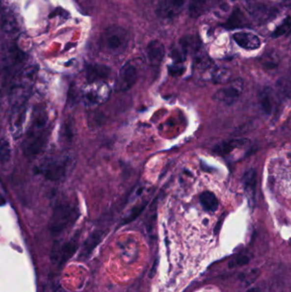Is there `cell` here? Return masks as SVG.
I'll return each instance as SVG.
<instances>
[{
  "mask_svg": "<svg viewBox=\"0 0 291 292\" xmlns=\"http://www.w3.org/2000/svg\"><path fill=\"white\" fill-rule=\"evenodd\" d=\"M146 205H147V203H143V204H138L137 206H135L131 210L129 215L125 218L122 224L126 225V224L130 223L132 221H133L137 216H139V214L143 212V210H144V208L146 207Z\"/></svg>",
  "mask_w": 291,
  "mask_h": 292,
  "instance_id": "23",
  "label": "cell"
},
{
  "mask_svg": "<svg viewBox=\"0 0 291 292\" xmlns=\"http://www.w3.org/2000/svg\"><path fill=\"white\" fill-rule=\"evenodd\" d=\"M146 55L151 65H160L165 56V47L159 40H152L146 48Z\"/></svg>",
  "mask_w": 291,
  "mask_h": 292,
  "instance_id": "12",
  "label": "cell"
},
{
  "mask_svg": "<svg viewBox=\"0 0 291 292\" xmlns=\"http://www.w3.org/2000/svg\"><path fill=\"white\" fill-rule=\"evenodd\" d=\"M11 156L10 145L6 138H3L1 139V147H0V160L2 164L5 163L10 160Z\"/></svg>",
  "mask_w": 291,
  "mask_h": 292,
  "instance_id": "22",
  "label": "cell"
},
{
  "mask_svg": "<svg viewBox=\"0 0 291 292\" xmlns=\"http://www.w3.org/2000/svg\"><path fill=\"white\" fill-rule=\"evenodd\" d=\"M79 210L76 204L63 201L53 209L49 220V230L53 235H59L72 227L79 217Z\"/></svg>",
  "mask_w": 291,
  "mask_h": 292,
  "instance_id": "3",
  "label": "cell"
},
{
  "mask_svg": "<svg viewBox=\"0 0 291 292\" xmlns=\"http://www.w3.org/2000/svg\"><path fill=\"white\" fill-rule=\"evenodd\" d=\"M47 112L41 106H38L33 111L29 128L23 142V151L26 158H35L46 148L50 133Z\"/></svg>",
  "mask_w": 291,
  "mask_h": 292,
  "instance_id": "1",
  "label": "cell"
},
{
  "mask_svg": "<svg viewBox=\"0 0 291 292\" xmlns=\"http://www.w3.org/2000/svg\"><path fill=\"white\" fill-rule=\"evenodd\" d=\"M184 72H185V68L183 66L180 65V63H176L175 65L169 67V73H170L171 76H182Z\"/></svg>",
  "mask_w": 291,
  "mask_h": 292,
  "instance_id": "26",
  "label": "cell"
},
{
  "mask_svg": "<svg viewBox=\"0 0 291 292\" xmlns=\"http://www.w3.org/2000/svg\"><path fill=\"white\" fill-rule=\"evenodd\" d=\"M262 64L267 69H275L278 66V58L269 53L262 58Z\"/></svg>",
  "mask_w": 291,
  "mask_h": 292,
  "instance_id": "24",
  "label": "cell"
},
{
  "mask_svg": "<svg viewBox=\"0 0 291 292\" xmlns=\"http://www.w3.org/2000/svg\"><path fill=\"white\" fill-rule=\"evenodd\" d=\"M186 0H162L157 9L158 17L164 19H171L176 17L183 9Z\"/></svg>",
  "mask_w": 291,
  "mask_h": 292,
  "instance_id": "8",
  "label": "cell"
},
{
  "mask_svg": "<svg viewBox=\"0 0 291 292\" xmlns=\"http://www.w3.org/2000/svg\"><path fill=\"white\" fill-rule=\"evenodd\" d=\"M246 292H261L258 288H252V289H249V291H247Z\"/></svg>",
  "mask_w": 291,
  "mask_h": 292,
  "instance_id": "27",
  "label": "cell"
},
{
  "mask_svg": "<svg viewBox=\"0 0 291 292\" xmlns=\"http://www.w3.org/2000/svg\"><path fill=\"white\" fill-rule=\"evenodd\" d=\"M291 32V17H287L272 33L273 38H279Z\"/></svg>",
  "mask_w": 291,
  "mask_h": 292,
  "instance_id": "21",
  "label": "cell"
},
{
  "mask_svg": "<svg viewBox=\"0 0 291 292\" xmlns=\"http://www.w3.org/2000/svg\"><path fill=\"white\" fill-rule=\"evenodd\" d=\"M78 241V236L75 235L70 239L66 241L65 243L60 245H54L51 256L53 263H57L60 266L67 263L77 251Z\"/></svg>",
  "mask_w": 291,
  "mask_h": 292,
  "instance_id": "7",
  "label": "cell"
},
{
  "mask_svg": "<svg viewBox=\"0 0 291 292\" xmlns=\"http://www.w3.org/2000/svg\"><path fill=\"white\" fill-rule=\"evenodd\" d=\"M105 234V232L102 230H96L94 232H92L83 243L81 251L79 254V258L85 259L86 257H88L89 255L94 250L96 247L98 246L103 240Z\"/></svg>",
  "mask_w": 291,
  "mask_h": 292,
  "instance_id": "13",
  "label": "cell"
},
{
  "mask_svg": "<svg viewBox=\"0 0 291 292\" xmlns=\"http://www.w3.org/2000/svg\"><path fill=\"white\" fill-rule=\"evenodd\" d=\"M260 102L263 111L266 115H271L275 108V95L272 89L265 87L261 92Z\"/></svg>",
  "mask_w": 291,
  "mask_h": 292,
  "instance_id": "15",
  "label": "cell"
},
{
  "mask_svg": "<svg viewBox=\"0 0 291 292\" xmlns=\"http://www.w3.org/2000/svg\"><path fill=\"white\" fill-rule=\"evenodd\" d=\"M242 183L245 188L246 193L249 197V200L253 202L255 197V187H256V172L254 169L247 171L242 177Z\"/></svg>",
  "mask_w": 291,
  "mask_h": 292,
  "instance_id": "16",
  "label": "cell"
},
{
  "mask_svg": "<svg viewBox=\"0 0 291 292\" xmlns=\"http://www.w3.org/2000/svg\"><path fill=\"white\" fill-rule=\"evenodd\" d=\"M110 75V69L102 64H89L85 68V78L88 83L99 82L107 79Z\"/></svg>",
  "mask_w": 291,
  "mask_h": 292,
  "instance_id": "10",
  "label": "cell"
},
{
  "mask_svg": "<svg viewBox=\"0 0 291 292\" xmlns=\"http://www.w3.org/2000/svg\"><path fill=\"white\" fill-rule=\"evenodd\" d=\"M200 202L203 210L210 213H214L219 208V201L215 195L211 191H204L201 194Z\"/></svg>",
  "mask_w": 291,
  "mask_h": 292,
  "instance_id": "17",
  "label": "cell"
},
{
  "mask_svg": "<svg viewBox=\"0 0 291 292\" xmlns=\"http://www.w3.org/2000/svg\"><path fill=\"white\" fill-rule=\"evenodd\" d=\"M245 22V17L243 13L239 8H236L231 15V17H229V19L224 24V27L227 29H234L237 27L244 26Z\"/></svg>",
  "mask_w": 291,
  "mask_h": 292,
  "instance_id": "19",
  "label": "cell"
},
{
  "mask_svg": "<svg viewBox=\"0 0 291 292\" xmlns=\"http://www.w3.org/2000/svg\"><path fill=\"white\" fill-rule=\"evenodd\" d=\"M210 0H191L189 5V14L191 18H198L206 12Z\"/></svg>",
  "mask_w": 291,
  "mask_h": 292,
  "instance_id": "18",
  "label": "cell"
},
{
  "mask_svg": "<svg viewBox=\"0 0 291 292\" xmlns=\"http://www.w3.org/2000/svg\"><path fill=\"white\" fill-rule=\"evenodd\" d=\"M111 92L109 85L105 81L89 83L82 90V101L87 107H97L108 101Z\"/></svg>",
  "mask_w": 291,
  "mask_h": 292,
  "instance_id": "5",
  "label": "cell"
},
{
  "mask_svg": "<svg viewBox=\"0 0 291 292\" xmlns=\"http://www.w3.org/2000/svg\"><path fill=\"white\" fill-rule=\"evenodd\" d=\"M249 263V258L246 256H238L236 257L235 259L231 261L229 263L230 268H233L235 266H244Z\"/></svg>",
  "mask_w": 291,
  "mask_h": 292,
  "instance_id": "25",
  "label": "cell"
},
{
  "mask_svg": "<svg viewBox=\"0 0 291 292\" xmlns=\"http://www.w3.org/2000/svg\"><path fill=\"white\" fill-rule=\"evenodd\" d=\"M103 46L108 53L121 54L127 49L129 43V34L121 27H108L103 33Z\"/></svg>",
  "mask_w": 291,
  "mask_h": 292,
  "instance_id": "4",
  "label": "cell"
},
{
  "mask_svg": "<svg viewBox=\"0 0 291 292\" xmlns=\"http://www.w3.org/2000/svg\"><path fill=\"white\" fill-rule=\"evenodd\" d=\"M232 78V72L229 69L226 68H217L212 73V80L215 84H227L231 82Z\"/></svg>",
  "mask_w": 291,
  "mask_h": 292,
  "instance_id": "20",
  "label": "cell"
},
{
  "mask_svg": "<svg viewBox=\"0 0 291 292\" xmlns=\"http://www.w3.org/2000/svg\"><path fill=\"white\" fill-rule=\"evenodd\" d=\"M242 80H234L230 82L229 85L218 90L213 95V99L216 102L223 105H233L242 94Z\"/></svg>",
  "mask_w": 291,
  "mask_h": 292,
  "instance_id": "6",
  "label": "cell"
},
{
  "mask_svg": "<svg viewBox=\"0 0 291 292\" xmlns=\"http://www.w3.org/2000/svg\"><path fill=\"white\" fill-rule=\"evenodd\" d=\"M233 40H235L238 46L249 51L258 49L262 45L261 40L259 39L258 36H256L254 33H248V32H238V33H234Z\"/></svg>",
  "mask_w": 291,
  "mask_h": 292,
  "instance_id": "11",
  "label": "cell"
},
{
  "mask_svg": "<svg viewBox=\"0 0 291 292\" xmlns=\"http://www.w3.org/2000/svg\"><path fill=\"white\" fill-rule=\"evenodd\" d=\"M247 143H248L247 139H242V138L233 139L229 141L223 142V143L216 145L213 149V151L215 152L216 154L225 156V155L230 154L236 149L243 147Z\"/></svg>",
  "mask_w": 291,
  "mask_h": 292,
  "instance_id": "14",
  "label": "cell"
},
{
  "mask_svg": "<svg viewBox=\"0 0 291 292\" xmlns=\"http://www.w3.org/2000/svg\"><path fill=\"white\" fill-rule=\"evenodd\" d=\"M76 165V159L69 154L50 156L34 167V173L53 182H61L69 176Z\"/></svg>",
  "mask_w": 291,
  "mask_h": 292,
  "instance_id": "2",
  "label": "cell"
},
{
  "mask_svg": "<svg viewBox=\"0 0 291 292\" xmlns=\"http://www.w3.org/2000/svg\"><path fill=\"white\" fill-rule=\"evenodd\" d=\"M137 70L135 66L128 63L121 69L117 82V90L126 92L131 89L137 82Z\"/></svg>",
  "mask_w": 291,
  "mask_h": 292,
  "instance_id": "9",
  "label": "cell"
}]
</instances>
